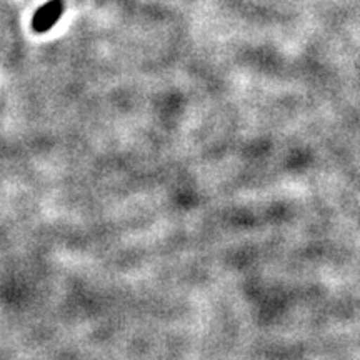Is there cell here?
Returning a JSON list of instances; mask_svg holds the SVG:
<instances>
[{
    "mask_svg": "<svg viewBox=\"0 0 360 360\" xmlns=\"http://www.w3.org/2000/svg\"><path fill=\"white\" fill-rule=\"evenodd\" d=\"M67 6V0H47L44 6H40L34 12L30 27L35 34H47L51 32L57 22L62 19Z\"/></svg>",
    "mask_w": 360,
    "mask_h": 360,
    "instance_id": "1",
    "label": "cell"
}]
</instances>
